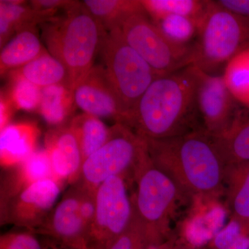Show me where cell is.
<instances>
[{"mask_svg":"<svg viewBox=\"0 0 249 249\" xmlns=\"http://www.w3.org/2000/svg\"><path fill=\"white\" fill-rule=\"evenodd\" d=\"M146 141L132 129L121 124L111 127L107 142L83 162L78 181L74 183L91 191L108 178L130 173L147 155Z\"/></svg>","mask_w":249,"mask_h":249,"instance_id":"6","label":"cell"},{"mask_svg":"<svg viewBox=\"0 0 249 249\" xmlns=\"http://www.w3.org/2000/svg\"><path fill=\"white\" fill-rule=\"evenodd\" d=\"M196 103L203 130L211 136L225 131L242 107L228 89L222 75L208 74L201 70Z\"/></svg>","mask_w":249,"mask_h":249,"instance_id":"12","label":"cell"},{"mask_svg":"<svg viewBox=\"0 0 249 249\" xmlns=\"http://www.w3.org/2000/svg\"><path fill=\"white\" fill-rule=\"evenodd\" d=\"M133 178L137 184V193L131 197L134 212L150 245H163L175 211L186 196L169 177L155 166L148 152L134 170Z\"/></svg>","mask_w":249,"mask_h":249,"instance_id":"5","label":"cell"},{"mask_svg":"<svg viewBox=\"0 0 249 249\" xmlns=\"http://www.w3.org/2000/svg\"><path fill=\"white\" fill-rule=\"evenodd\" d=\"M120 29L127 43L158 76L170 74L193 64V44L178 45L170 40L146 12L129 18Z\"/></svg>","mask_w":249,"mask_h":249,"instance_id":"8","label":"cell"},{"mask_svg":"<svg viewBox=\"0 0 249 249\" xmlns=\"http://www.w3.org/2000/svg\"><path fill=\"white\" fill-rule=\"evenodd\" d=\"M172 249H206L204 247H196L193 246L191 244L188 243L187 241H183V242H178L176 245H173Z\"/></svg>","mask_w":249,"mask_h":249,"instance_id":"34","label":"cell"},{"mask_svg":"<svg viewBox=\"0 0 249 249\" xmlns=\"http://www.w3.org/2000/svg\"><path fill=\"white\" fill-rule=\"evenodd\" d=\"M78 1L73 0H33L30 1L31 7L37 11H48L56 14L58 10L71 9L78 3Z\"/></svg>","mask_w":249,"mask_h":249,"instance_id":"31","label":"cell"},{"mask_svg":"<svg viewBox=\"0 0 249 249\" xmlns=\"http://www.w3.org/2000/svg\"><path fill=\"white\" fill-rule=\"evenodd\" d=\"M249 47V18L234 14L210 1L198 23L193 43V64L208 74L214 75L235 55Z\"/></svg>","mask_w":249,"mask_h":249,"instance_id":"4","label":"cell"},{"mask_svg":"<svg viewBox=\"0 0 249 249\" xmlns=\"http://www.w3.org/2000/svg\"><path fill=\"white\" fill-rule=\"evenodd\" d=\"M242 234H244V232L240 224L235 221L231 220L227 227L222 231H219L212 239V249H227Z\"/></svg>","mask_w":249,"mask_h":249,"instance_id":"30","label":"cell"},{"mask_svg":"<svg viewBox=\"0 0 249 249\" xmlns=\"http://www.w3.org/2000/svg\"><path fill=\"white\" fill-rule=\"evenodd\" d=\"M100 53L103 66L128 112L129 123L139 100L158 76L127 43L120 29L107 32Z\"/></svg>","mask_w":249,"mask_h":249,"instance_id":"7","label":"cell"},{"mask_svg":"<svg viewBox=\"0 0 249 249\" xmlns=\"http://www.w3.org/2000/svg\"><path fill=\"white\" fill-rule=\"evenodd\" d=\"M34 232L49 236L67 248L89 249V236L80 216L76 187L72 185L42 226Z\"/></svg>","mask_w":249,"mask_h":249,"instance_id":"13","label":"cell"},{"mask_svg":"<svg viewBox=\"0 0 249 249\" xmlns=\"http://www.w3.org/2000/svg\"><path fill=\"white\" fill-rule=\"evenodd\" d=\"M20 0L0 1V46L1 48L18 31L36 27L55 18L54 13L37 11Z\"/></svg>","mask_w":249,"mask_h":249,"instance_id":"17","label":"cell"},{"mask_svg":"<svg viewBox=\"0 0 249 249\" xmlns=\"http://www.w3.org/2000/svg\"><path fill=\"white\" fill-rule=\"evenodd\" d=\"M82 3L106 32L121 29L129 18L145 13L141 0H84Z\"/></svg>","mask_w":249,"mask_h":249,"instance_id":"21","label":"cell"},{"mask_svg":"<svg viewBox=\"0 0 249 249\" xmlns=\"http://www.w3.org/2000/svg\"><path fill=\"white\" fill-rule=\"evenodd\" d=\"M211 137L226 166L249 163V109L242 107L225 131Z\"/></svg>","mask_w":249,"mask_h":249,"instance_id":"18","label":"cell"},{"mask_svg":"<svg viewBox=\"0 0 249 249\" xmlns=\"http://www.w3.org/2000/svg\"><path fill=\"white\" fill-rule=\"evenodd\" d=\"M40 130L31 123L9 124L0 134V163L4 168L20 164L37 150Z\"/></svg>","mask_w":249,"mask_h":249,"instance_id":"15","label":"cell"},{"mask_svg":"<svg viewBox=\"0 0 249 249\" xmlns=\"http://www.w3.org/2000/svg\"><path fill=\"white\" fill-rule=\"evenodd\" d=\"M216 1L234 14L249 18V0H217Z\"/></svg>","mask_w":249,"mask_h":249,"instance_id":"32","label":"cell"},{"mask_svg":"<svg viewBox=\"0 0 249 249\" xmlns=\"http://www.w3.org/2000/svg\"><path fill=\"white\" fill-rule=\"evenodd\" d=\"M14 105L9 97L1 93L0 98V129H3L9 125L11 116L12 115V108Z\"/></svg>","mask_w":249,"mask_h":249,"instance_id":"33","label":"cell"},{"mask_svg":"<svg viewBox=\"0 0 249 249\" xmlns=\"http://www.w3.org/2000/svg\"><path fill=\"white\" fill-rule=\"evenodd\" d=\"M133 217L124 178L114 176L96 191V213L89 233V249H107L128 228Z\"/></svg>","mask_w":249,"mask_h":249,"instance_id":"9","label":"cell"},{"mask_svg":"<svg viewBox=\"0 0 249 249\" xmlns=\"http://www.w3.org/2000/svg\"><path fill=\"white\" fill-rule=\"evenodd\" d=\"M11 76L21 77L42 89L60 84L69 86L66 67L48 51L24 66L11 71Z\"/></svg>","mask_w":249,"mask_h":249,"instance_id":"22","label":"cell"},{"mask_svg":"<svg viewBox=\"0 0 249 249\" xmlns=\"http://www.w3.org/2000/svg\"><path fill=\"white\" fill-rule=\"evenodd\" d=\"M69 125L76 135L84 161L110 137L111 127L99 118L85 113L73 118Z\"/></svg>","mask_w":249,"mask_h":249,"instance_id":"24","label":"cell"},{"mask_svg":"<svg viewBox=\"0 0 249 249\" xmlns=\"http://www.w3.org/2000/svg\"><path fill=\"white\" fill-rule=\"evenodd\" d=\"M62 248H58V247H52V248H51V249H70V248H67V247H64V246H62Z\"/></svg>","mask_w":249,"mask_h":249,"instance_id":"36","label":"cell"},{"mask_svg":"<svg viewBox=\"0 0 249 249\" xmlns=\"http://www.w3.org/2000/svg\"><path fill=\"white\" fill-rule=\"evenodd\" d=\"M199 78V70L193 65L157 77L139 100L126 126L146 139L203 130L196 103Z\"/></svg>","mask_w":249,"mask_h":249,"instance_id":"1","label":"cell"},{"mask_svg":"<svg viewBox=\"0 0 249 249\" xmlns=\"http://www.w3.org/2000/svg\"><path fill=\"white\" fill-rule=\"evenodd\" d=\"M75 106L83 113L127 125L129 114L102 65H94L73 89Z\"/></svg>","mask_w":249,"mask_h":249,"instance_id":"11","label":"cell"},{"mask_svg":"<svg viewBox=\"0 0 249 249\" xmlns=\"http://www.w3.org/2000/svg\"><path fill=\"white\" fill-rule=\"evenodd\" d=\"M63 185L55 179L37 181L1 204V224L36 231L55 206Z\"/></svg>","mask_w":249,"mask_h":249,"instance_id":"10","label":"cell"},{"mask_svg":"<svg viewBox=\"0 0 249 249\" xmlns=\"http://www.w3.org/2000/svg\"><path fill=\"white\" fill-rule=\"evenodd\" d=\"M65 12L63 16L42 24V37L49 53L66 67L69 86L73 91L94 66L107 32L82 1Z\"/></svg>","mask_w":249,"mask_h":249,"instance_id":"3","label":"cell"},{"mask_svg":"<svg viewBox=\"0 0 249 249\" xmlns=\"http://www.w3.org/2000/svg\"><path fill=\"white\" fill-rule=\"evenodd\" d=\"M153 22L168 39L178 45H191L196 40L198 22L195 19L169 16Z\"/></svg>","mask_w":249,"mask_h":249,"instance_id":"27","label":"cell"},{"mask_svg":"<svg viewBox=\"0 0 249 249\" xmlns=\"http://www.w3.org/2000/svg\"><path fill=\"white\" fill-rule=\"evenodd\" d=\"M0 249H47L36 236L29 231L12 232L0 237Z\"/></svg>","mask_w":249,"mask_h":249,"instance_id":"29","label":"cell"},{"mask_svg":"<svg viewBox=\"0 0 249 249\" xmlns=\"http://www.w3.org/2000/svg\"><path fill=\"white\" fill-rule=\"evenodd\" d=\"M145 12L152 21L169 16H180L199 23L207 9L206 0H141Z\"/></svg>","mask_w":249,"mask_h":249,"instance_id":"25","label":"cell"},{"mask_svg":"<svg viewBox=\"0 0 249 249\" xmlns=\"http://www.w3.org/2000/svg\"><path fill=\"white\" fill-rule=\"evenodd\" d=\"M222 75L235 101L249 109V47L228 62Z\"/></svg>","mask_w":249,"mask_h":249,"instance_id":"26","label":"cell"},{"mask_svg":"<svg viewBox=\"0 0 249 249\" xmlns=\"http://www.w3.org/2000/svg\"><path fill=\"white\" fill-rule=\"evenodd\" d=\"M11 77L13 85L9 98L14 107L29 111L38 109L42 88L21 77Z\"/></svg>","mask_w":249,"mask_h":249,"instance_id":"28","label":"cell"},{"mask_svg":"<svg viewBox=\"0 0 249 249\" xmlns=\"http://www.w3.org/2000/svg\"><path fill=\"white\" fill-rule=\"evenodd\" d=\"M73 91L67 85L42 88L38 110L49 125L60 127L68 119L75 107Z\"/></svg>","mask_w":249,"mask_h":249,"instance_id":"23","label":"cell"},{"mask_svg":"<svg viewBox=\"0 0 249 249\" xmlns=\"http://www.w3.org/2000/svg\"><path fill=\"white\" fill-rule=\"evenodd\" d=\"M11 168L1 184V204L33 183L42 180H56L45 148L36 150L27 160Z\"/></svg>","mask_w":249,"mask_h":249,"instance_id":"16","label":"cell"},{"mask_svg":"<svg viewBox=\"0 0 249 249\" xmlns=\"http://www.w3.org/2000/svg\"><path fill=\"white\" fill-rule=\"evenodd\" d=\"M172 247L173 245L168 242L160 246H150L149 249H172Z\"/></svg>","mask_w":249,"mask_h":249,"instance_id":"35","label":"cell"},{"mask_svg":"<svg viewBox=\"0 0 249 249\" xmlns=\"http://www.w3.org/2000/svg\"><path fill=\"white\" fill-rule=\"evenodd\" d=\"M45 149L55 179L62 185L74 184L79 178L84 160L76 135L70 125L50 131L46 135Z\"/></svg>","mask_w":249,"mask_h":249,"instance_id":"14","label":"cell"},{"mask_svg":"<svg viewBox=\"0 0 249 249\" xmlns=\"http://www.w3.org/2000/svg\"><path fill=\"white\" fill-rule=\"evenodd\" d=\"M152 163L186 197L214 199L224 190L226 165L213 139L204 130L163 139H146Z\"/></svg>","mask_w":249,"mask_h":249,"instance_id":"2","label":"cell"},{"mask_svg":"<svg viewBox=\"0 0 249 249\" xmlns=\"http://www.w3.org/2000/svg\"><path fill=\"white\" fill-rule=\"evenodd\" d=\"M47 52L36 34V27L18 31L1 48V75L24 66Z\"/></svg>","mask_w":249,"mask_h":249,"instance_id":"20","label":"cell"},{"mask_svg":"<svg viewBox=\"0 0 249 249\" xmlns=\"http://www.w3.org/2000/svg\"><path fill=\"white\" fill-rule=\"evenodd\" d=\"M227 186V205L232 220L249 234V163L226 166L224 186Z\"/></svg>","mask_w":249,"mask_h":249,"instance_id":"19","label":"cell"}]
</instances>
